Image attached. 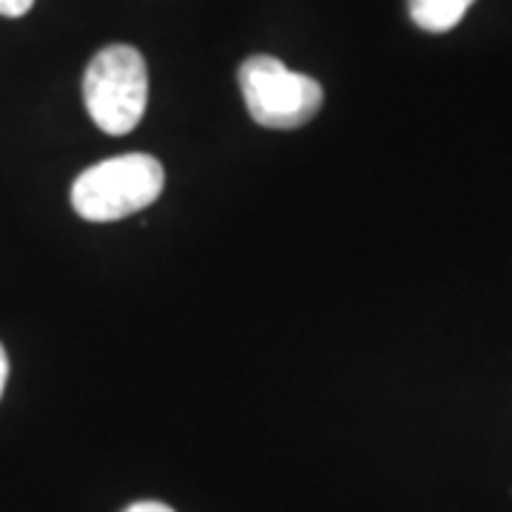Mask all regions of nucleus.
<instances>
[{
  "mask_svg": "<svg viewBox=\"0 0 512 512\" xmlns=\"http://www.w3.org/2000/svg\"><path fill=\"white\" fill-rule=\"evenodd\" d=\"M473 3L476 0H407L413 23L433 35L456 29Z\"/></svg>",
  "mask_w": 512,
  "mask_h": 512,
  "instance_id": "20e7f679",
  "label": "nucleus"
},
{
  "mask_svg": "<svg viewBox=\"0 0 512 512\" xmlns=\"http://www.w3.org/2000/svg\"><path fill=\"white\" fill-rule=\"evenodd\" d=\"M165 171L148 154H123L86 168L72 185V208L89 222L126 220L163 194Z\"/></svg>",
  "mask_w": 512,
  "mask_h": 512,
  "instance_id": "f257e3e1",
  "label": "nucleus"
},
{
  "mask_svg": "<svg viewBox=\"0 0 512 512\" xmlns=\"http://www.w3.org/2000/svg\"><path fill=\"white\" fill-rule=\"evenodd\" d=\"M239 89L248 114L265 128H299L322 109L325 92L308 74L291 72L271 55L248 57L239 66Z\"/></svg>",
  "mask_w": 512,
  "mask_h": 512,
  "instance_id": "7ed1b4c3",
  "label": "nucleus"
},
{
  "mask_svg": "<svg viewBox=\"0 0 512 512\" xmlns=\"http://www.w3.org/2000/svg\"><path fill=\"white\" fill-rule=\"evenodd\" d=\"M83 100L97 128L128 134L146 114L148 69L134 46L114 43L92 57L83 74Z\"/></svg>",
  "mask_w": 512,
  "mask_h": 512,
  "instance_id": "f03ea898",
  "label": "nucleus"
},
{
  "mask_svg": "<svg viewBox=\"0 0 512 512\" xmlns=\"http://www.w3.org/2000/svg\"><path fill=\"white\" fill-rule=\"evenodd\" d=\"M6 379H9V359H6V350L0 345V396L6 390Z\"/></svg>",
  "mask_w": 512,
  "mask_h": 512,
  "instance_id": "0eeeda50",
  "label": "nucleus"
},
{
  "mask_svg": "<svg viewBox=\"0 0 512 512\" xmlns=\"http://www.w3.org/2000/svg\"><path fill=\"white\" fill-rule=\"evenodd\" d=\"M32 6H35V0H0V15L3 18H23Z\"/></svg>",
  "mask_w": 512,
  "mask_h": 512,
  "instance_id": "39448f33",
  "label": "nucleus"
},
{
  "mask_svg": "<svg viewBox=\"0 0 512 512\" xmlns=\"http://www.w3.org/2000/svg\"><path fill=\"white\" fill-rule=\"evenodd\" d=\"M123 512H174L168 504H160V501H137V504H131L128 510Z\"/></svg>",
  "mask_w": 512,
  "mask_h": 512,
  "instance_id": "423d86ee",
  "label": "nucleus"
}]
</instances>
